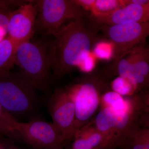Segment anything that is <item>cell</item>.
Listing matches in <instances>:
<instances>
[{
  "label": "cell",
  "mask_w": 149,
  "mask_h": 149,
  "mask_svg": "<svg viewBox=\"0 0 149 149\" xmlns=\"http://www.w3.org/2000/svg\"><path fill=\"white\" fill-rule=\"evenodd\" d=\"M13 10L0 8V36L5 37L8 34L9 20Z\"/></svg>",
  "instance_id": "obj_20"
},
{
  "label": "cell",
  "mask_w": 149,
  "mask_h": 149,
  "mask_svg": "<svg viewBox=\"0 0 149 149\" xmlns=\"http://www.w3.org/2000/svg\"><path fill=\"white\" fill-rule=\"evenodd\" d=\"M93 55L100 59L109 60L113 57V47L111 42H96L93 49Z\"/></svg>",
  "instance_id": "obj_19"
},
{
  "label": "cell",
  "mask_w": 149,
  "mask_h": 149,
  "mask_svg": "<svg viewBox=\"0 0 149 149\" xmlns=\"http://www.w3.org/2000/svg\"><path fill=\"white\" fill-rule=\"evenodd\" d=\"M137 111H117L109 107H102L93 126L104 136L109 149L122 146L127 133L138 119Z\"/></svg>",
  "instance_id": "obj_6"
},
{
  "label": "cell",
  "mask_w": 149,
  "mask_h": 149,
  "mask_svg": "<svg viewBox=\"0 0 149 149\" xmlns=\"http://www.w3.org/2000/svg\"><path fill=\"white\" fill-rule=\"evenodd\" d=\"M95 57L92 53L79 67V69L83 72H91L95 67Z\"/></svg>",
  "instance_id": "obj_21"
},
{
  "label": "cell",
  "mask_w": 149,
  "mask_h": 149,
  "mask_svg": "<svg viewBox=\"0 0 149 149\" xmlns=\"http://www.w3.org/2000/svg\"><path fill=\"white\" fill-rule=\"evenodd\" d=\"M126 4V1L95 0L90 10L92 17L105 16Z\"/></svg>",
  "instance_id": "obj_17"
},
{
  "label": "cell",
  "mask_w": 149,
  "mask_h": 149,
  "mask_svg": "<svg viewBox=\"0 0 149 149\" xmlns=\"http://www.w3.org/2000/svg\"><path fill=\"white\" fill-rule=\"evenodd\" d=\"M125 98L113 91H109L102 95V107H109L117 111H139L141 107L138 100Z\"/></svg>",
  "instance_id": "obj_13"
},
{
  "label": "cell",
  "mask_w": 149,
  "mask_h": 149,
  "mask_svg": "<svg viewBox=\"0 0 149 149\" xmlns=\"http://www.w3.org/2000/svg\"><path fill=\"white\" fill-rule=\"evenodd\" d=\"M68 141H65V142H64L63 143L61 144V146H59L56 147V148H54L51 149H61L63 148V147L65 146V144H66L67 142Z\"/></svg>",
  "instance_id": "obj_25"
},
{
  "label": "cell",
  "mask_w": 149,
  "mask_h": 149,
  "mask_svg": "<svg viewBox=\"0 0 149 149\" xmlns=\"http://www.w3.org/2000/svg\"><path fill=\"white\" fill-rule=\"evenodd\" d=\"M92 18L96 23L95 27L100 25L97 29L103 25L147 22L149 20V4L144 6L127 4L107 16Z\"/></svg>",
  "instance_id": "obj_12"
},
{
  "label": "cell",
  "mask_w": 149,
  "mask_h": 149,
  "mask_svg": "<svg viewBox=\"0 0 149 149\" xmlns=\"http://www.w3.org/2000/svg\"><path fill=\"white\" fill-rule=\"evenodd\" d=\"M0 149H22L15 143L14 141L0 134Z\"/></svg>",
  "instance_id": "obj_22"
},
{
  "label": "cell",
  "mask_w": 149,
  "mask_h": 149,
  "mask_svg": "<svg viewBox=\"0 0 149 149\" xmlns=\"http://www.w3.org/2000/svg\"><path fill=\"white\" fill-rule=\"evenodd\" d=\"M4 37H3V36H0V42L3 40Z\"/></svg>",
  "instance_id": "obj_26"
},
{
  "label": "cell",
  "mask_w": 149,
  "mask_h": 149,
  "mask_svg": "<svg viewBox=\"0 0 149 149\" xmlns=\"http://www.w3.org/2000/svg\"><path fill=\"white\" fill-rule=\"evenodd\" d=\"M111 88L113 91L123 97L131 96L137 93L135 86L128 80L119 76L113 80Z\"/></svg>",
  "instance_id": "obj_18"
},
{
  "label": "cell",
  "mask_w": 149,
  "mask_h": 149,
  "mask_svg": "<svg viewBox=\"0 0 149 149\" xmlns=\"http://www.w3.org/2000/svg\"><path fill=\"white\" fill-rule=\"evenodd\" d=\"M37 91L20 72H0V104L15 119L32 120L40 104Z\"/></svg>",
  "instance_id": "obj_2"
},
{
  "label": "cell",
  "mask_w": 149,
  "mask_h": 149,
  "mask_svg": "<svg viewBox=\"0 0 149 149\" xmlns=\"http://www.w3.org/2000/svg\"><path fill=\"white\" fill-rule=\"evenodd\" d=\"M128 3H133L139 5L144 6L149 4V1L148 0H130V1H126V4Z\"/></svg>",
  "instance_id": "obj_24"
},
{
  "label": "cell",
  "mask_w": 149,
  "mask_h": 149,
  "mask_svg": "<svg viewBox=\"0 0 149 149\" xmlns=\"http://www.w3.org/2000/svg\"><path fill=\"white\" fill-rule=\"evenodd\" d=\"M17 121L0 104V134L14 141H20L21 137L16 130Z\"/></svg>",
  "instance_id": "obj_16"
},
{
  "label": "cell",
  "mask_w": 149,
  "mask_h": 149,
  "mask_svg": "<svg viewBox=\"0 0 149 149\" xmlns=\"http://www.w3.org/2000/svg\"><path fill=\"white\" fill-rule=\"evenodd\" d=\"M97 31L87 25L83 17L70 22L54 35L49 45L52 82L79 67L92 53Z\"/></svg>",
  "instance_id": "obj_1"
},
{
  "label": "cell",
  "mask_w": 149,
  "mask_h": 149,
  "mask_svg": "<svg viewBox=\"0 0 149 149\" xmlns=\"http://www.w3.org/2000/svg\"><path fill=\"white\" fill-rule=\"evenodd\" d=\"M49 45L40 41L20 44L15 52V65L36 90L48 94L52 82Z\"/></svg>",
  "instance_id": "obj_3"
},
{
  "label": "cell",
  "mask_w": 149,
  "mask_h": 149,
  "mask_svg": "<svg viewBox=\"0 0 149 149\" xmlns=\"http://www.w3.org/2000/svg\"><path fill=\"white\" fill-rule=\"evenodd\" d=\"M34 3L37 10L35 32L44 36H54L70 22L85 15L76 1L40 0Z\"/></svg>",
  "instance_id": "obj_4"
},
{
  "label": "cell",
  "mask_w": 149,
  "mask_h": 149,
  "mask_svg": "<svg viewBox=\"0 0 149 149\" xmlns=\"http://www.w3.org/2000/svg\"><path fill=\"white\" fill-rule=\"evenodd\" d=\"M34 2L28 1L11 13L8 38L17 47L20 44L30 41L35 33L37 10Z\"/></svg>",
  "instance_id": "obj_11"
},
{
  "label": "cell",
  "mask_w": 149,
  "mask_h": 149,
  "mask_svg": "<svg viewBox=\"0 0 149 149\" xmlns=\"http://www.w3.org/2000/svg\"><path fill=\"white\" fill-rule=\"evenodd\" d=\"M104 85L102 80L96 77H88L66 89L75 107L76 132L88 123L97 110Z\"/></svg>",
  "instance_id": "obj_5"
},
{
  "label": "cell",
  "mask_w": 149,
  "mask_h": 149,
  "mask_svg": "<svg viewBox=\"0 0 149 149\" xmlns=\"http://www.w3.org/2000/svg\"><path fill=\"white\" fill-rule=\"evenodd\" d=\"M16 130L22 140L38 149L54 148L69 140L59 132L52 123L40 119L17 121Z\"/></svg>",
  "instance_id": "obj_9"
},
{
  "label": "cell",
  "mask_w": 149,
  "mask_h": 149,
  "mask_svg": "<svg viewBox=\"0 0 149 149\" xmlns=\"http://www.w3.org/2000/svg\"><path fill=\"white\" fill-rule=\"evenodd\" d=\"M48 109L53 124L59 132L69 140L74 137L75 107L66 89H56L49 100Z\"/></svg>",
  "instance_id": "obj_10"
},
{
  "label": "cell",
  "mask_w": 149,
  "mask_h": 149,
  "mask_svg": "<svg viewBox=\"0 0 149 149\" xmlns=\"http://www.w3.org/2000/svg\"><path fill=\"white\" fill-rule=\"evenodd\" d=\"M76 1L83 10H90L95 0H77Z\"/></svg>",
  "instance_id": "obj_23"
},
{
  "label": "cell",
  "mask_w": 149,
  "mask_h": 149,
  "mask_svg": "<svg viewBox=\"0 0 149 149\" xmlns=\"http://www.w3.org/2000/svg\"><path fill=\"white\" fill-rule=\"evenodd\" d=\"M113 67L118 76L136 87L137 93L148 85L149 76V50L142 45L115 58Z\"/></svg>",
  "instance_id": "obj_7"
},
{
  "label": "cell",
  "mask_w": 149,
  "mask_h": 149,
  "mask_svg": "<svg viewBox=\"0 0 149 149\" xmlns=\"http://www.w3.org/2000/svg\"><path fill=\"white\" fill-rule=\"evenodd\" d=\"M98 29L103 30L112 45L115 59L133 48L145 45L149 35V22L103 25Z\"/></svg>",
  "instance_id": "obj_8"
},
{
  "label": "cell",
  "mask_w": 149,
  "mask_h": 149,
  "mask_svg": "<svg viewBox=\"0 0 149 149\" xmlns=\"http://www.w3.org/2000/svg\"><path fill=\"white\" fill-rule=\"evenodd\" d=\"M17 47L8 37L0 42V72L10 71L15 65Z\"/></svg>",
  "instance_id": "obj_15"
},
{
  "label": "cell",
  "mask_w": 149,
  "mask_h": 149,
  "mask_svg": "<svg viewBox=\"0 0 149 149\" xmlns=\"http://www.w3.org/2000/svg\"><path fill=\"white\" fill-rule=\"evenodd\" d=\"M136 120L128 131L122 147L125 149H149V129L140 128Z\"/></svg>",
  "instance_id": "obj_14"
}]
</instances>
